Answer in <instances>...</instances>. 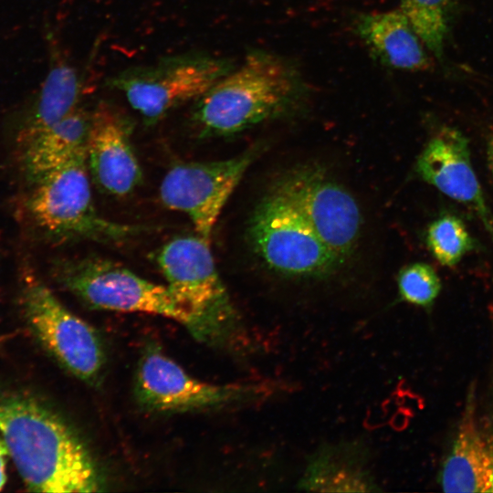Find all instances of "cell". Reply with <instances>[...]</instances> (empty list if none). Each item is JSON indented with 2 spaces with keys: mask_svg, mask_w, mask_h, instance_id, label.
<instances>
[{
  "mask_svg": "<svg viewBox=\"0 0 493 493\" xmlns=\"http://www.w3.org/2000/svg\"><path fill=\"white\" fill-rule=\"evenodd\" d=\"M487 161L493 176V131L488 135L487 140Z\"/></svg>",
  "mask_w": 493,
  "mask_h": 493,
  "instance_id": "23",
  "label": "cell"
},
{
  "mask_svg": "<svg viewBox=\"0 0 493 493\" xmlns=\"http://www.w3.org/2000/svg\"><path fill=\"white\" fill-rule=\"evenodd\" d=\"M0 436L21 478L37 492H99L105 483L88 446L58 414L28 398L0 401Z\"/></svg>",
  "mask_w": 493,
  "mask_h": 493,
  "instance_id": "1",
  "label": "cell"
},
{
  "mask_svg": "<svg viewBox=\"0 0 493 493\" xmlns=\"http://www.w3.org/2000/svg\"><path fill=\"white\" fill-rule=\"evenodd\" d=\"M252 385L214 384L190 375L155 343L145 346L138 361L134 394L144 409L184 412L245 402L256 396Z\"/></svg>",
  "mask_w": 493,
  "mask_h": 493,
  "instance_id": "10",
  "label": "cell"
},
{
  "mask_svg": "<svg viewBox=\"0 0 493 493\" xmlns=\"http://www.w3.org/2000/svg\"><path fill=\"white\" fill-rule=\"evenodd\" d=\"M129 119L107 102L90 113L86 157L95 183L105 193L123 196L142 181V169L131 142Z\"/></svg>",
  "mask_w": 493,
  "mask_h": 493,
  "instance_id": "13",
  "label": "cell"
},
{
  "mask_svg": "<svg viewBox=\"0 0 493 493\" xmlns=\"http://www.w3.org/2000/svg\"><path fill=\"white\" fill-rule=\"evenodd\" d=\"M89 120L90 114L78 107L22 144L26 169L35 183L86 150Z\"/></svg>",
  "mask_w": 493,
  "mask_h": 493,
  "instance_id": "18",
  "label": "cell"
},
{
  "mask_svg": "<svg viewBox=\"0 0 493 493\" xmlns=\"http://www.w3.org/2000/svg\"><path fill=\"white\" fill-rule=\"evenodd\" d=\"M271 188L299 212L341 265L352 256L362 224L360 207L324 169L309 164L293 167Z\"/></svg>",
  "mask_w": 493,
  "mask_h": 493,
  "instance_id": "8",
  "label": "cell"
},
{
  "mask_svg": "<svg viewBox=\"0 0 493 493\" xmlns=\"http://www.w3.org/2000/svg\"><path fill=\"white\" fill-rule=\"evenodd\" d=\"M400 10L423 44L442 60L456 0H400Z\"/></svg>",
  "mask_w": 493,
  "mask_h": 493,
  "instance_id": "19",
  "label": "cell"
},
{
  "mask_svg": "<svg viewBox=\"0 0 493 493\" xmlns=\"http://www.w3.org/2000/svg\"><path fill=\"white\" fill-rule=\"evenodd\" d=\"M86 150L37 182L30 210L49 233L100 242H118L142 228L110 221L96 209L90 190Z\"/></svg>",
  "mask_w": 493,
  "mask_h": 493,
  "instance_id": "7",
  "label": "cell"
},
{
  "mask_svg": "<svg viewBox=\"0 0 493 493\" xmlns=\"http://www.w3.org/2000/svg\"><path fill=\"white\" fill-rule=\"evenodd\" d=\"M425 241L432 256L445 267L456 266L474 248L465 224L451 214L441 215L429 224Z\"/></svg>",
  "mask_w": 493,
  "mask_h": 493,
  "instance_id": "20",
  "label": "cell"
},
{
  "mask_svg": "<svg viewBox=\"0 0 493 493\" xmlns=\"http://www.w3.org/2000/svg\"><path fill=\"white\" fill-rule=\"evenodd\" d=\"M415 171L423 181L471 209L493 239L492 215L471 163L468 141L460 131L435 129L416 160Z\"/></svg>",
  "mask_w": 493,
  "mask_h": 493,
  "instance_id": "12",
  "label": "cell"
},
{
  "mask_svg": "<svg viewBox=\"0 0 493 493\" xmlns=\"http://www.w3.org/2000/svg\"><path fill=\"white\" fill-rule=\"evenodd\" d=\"M156 261L166 286L197 320L202 342L224 345L239 332L240 319L216 269L210 240L176 237L163 246Z\"/></svg>",
  "mask_w": 493,
  "mask_h": 493,
  "instance_id": "3",
  "label": "cell"
},
{
  "mask_svg": "<svg viewBox=\"0 0 493 493\" xmlns=\"http://www.w3.org/2000/svg\"><path fill=\"white\" fill-rule=\"evenodd\" d=\"M58 275L71 293L90 307L172 319L202 342L197 320L166 285L145 279L115 262L92 257L61 264Z\"/></svg>",
  "mask_w": 493,
  "mask_h": 493,
  "instance_id": "5",
  "label": "cell"
},
{
  "mask_svg": "<svg viewBox=\"0 0 493 493\" xmlns=\"http://www.w3.org/2000/svg\"><path fill=\"white\" fill-rule=\"evenodd\" d=\"M472 404L465 410L439 476L446 492L493 493V426L478 423Z\"/></svg>",
  "mask_w": 493,
  "mask_h": 493,
  "instance_id": "14",
  "label": "cell"
},
{
  "mask_svg": "<svg viewBox=\"0 0 493 493\" xmlns=\"http://www.w3.org/2000/svg\"><path fill=\"white\" fill-rule=\"evenodd\" d=\"M234 68L228 58L191 51L128 68L106 83L122 92L145 122L152 124L176 107L195 101Z\"/></svg>",
  "mask_w": 493,
  "mask_h": 493,
  "instance_id": "4",
  "label": "cell"
},
{
  "mask_svg": "<svg viewBox=\"0 0 493 493\" xmlns=\"http://www.w3.org/2000/svg\"><path fill=\"white\" fill-rule=\"evenodd\" d=\"M23 303L35 334L57 362L82 382L98 384L105 364L104 345L98 331L34 278L26 282Z\"/></svg>",
  "mask_w": 493,
  "mask_h": 493,
  "instance_id": "9",
  "label": "cell"
},
{
  "mask_svg": "<svg viewBox=\"0 0 493 493\" xmlns=\"http://www.w3.org/2000/svg\"><path fill=\"white\" fill-rule=\"evenodd\" d=\"M369 460L362 442L325 444L309 456L297 486L320 492L379 491Z\"/></svg>",
  "mask_w": 493,
  "mask_h": 493,
  "instance_id": "15",
  "label": "cell"
},
{
  "mask_svg": "<svg viewBox=\"0 0 493 493\" xmlns=\"http://www.w3.org/2000/svg\"><path fill=\"white\" fill-rule=\"evenodd\" d=\"M256 156L257 150L250 149L230 159L176 164L161 183L162 203L186 215L196 234L210 240L223 207Z\"/></svg>",
  "mask_w": 493,
  "mask_h": 493,
  "instance_id": "11",
  "label": "cell"
},
{
  "mask_svg": "<svg viewBox=\"0 0 493 493\" xmlns=\"http://www.w3.org/2000/svg\"><path fill=\"white\" fill-rule=\"evenodd\" d=\"M56 47L50 53L47 77L21 113L18 126L21 144L58 122L79 106L80 77Z\"/></svg>",
  "mask_w": 493,
  "mask_h": 493,
  "instance_id": "16",
  "label": "cell"
},
{
  "mask_svg": "<svg viewBox=\"0 0 493 493\" xmlns=\"http://www.w3.org/2000/svg\"><path fill=\"white\" fill-rule=\"evenodd\" d=\"M8 456L9 454L6 446L0 436V490L6 481V464Z\"/></svg>",
  "mask_w": 493,
  "mask_h": 493,
  "instance_id": "22",
  "label": "cell"
},
{
  "mask_svg": "<svg viewBox=\"0 0 493 493\" xmlns=\"http://www.w3.org/2000/svg\"><path fill=\"white\" fill-rule=\"evenodd\" d=\"M247 237L263 263L285 277L321 278L341 266L299 212L272 188L255 207Z\"/></svg>",
  "mask_w": 493,
  "mask_h": 493,
  "instance_id": "6",
  "label": "cell"
},
{
  "mask_svg": "<svg viewBox=\"0 0 493 493\" xmlns=\"http://www.w3.org/2000/svg\"><path fill=\"white\" fill-rule=\"evenodd\" d=\"M307 93L294 65L255 49L195 100L192 121L201 137L232 135L290 113Z\"/></svg>",
  "mask_w": 493,
  "mask_h": 493,
  "instance_id": "2",
  "label": "cell"
},
{
  "mask_svg": "<svg viewBox=\"0 0 493 493\" xmlns=\"http://www.w3.org/2000/svg\"><path fill=\"white\" fill-rule=\"evenodd\" d=\"M400 298L412 305L429 309L441 291V280L428 264L414 262L404 267L397 277Z\"/></svg>",
  "mask_w": 493,
  "mask_h": 493,
  "instance_id": "21",
  "label": "cell"
},
{
  "mask_svg": "<svg viewBox=\"0 0 493 493\" xmlns=\"http://www.w3.org/2000/svg\"><path fill=\"white\" fill-rule=\"evenodd\" d=\"M356 32L388 67L411 71L428 67L424 44L400 9L360 15Z\"/></svg>",
  "mask_w": 493,
  "mask_h": 493,
  "instance_id": "17",
  "label": "cell"
}]
</instances>
